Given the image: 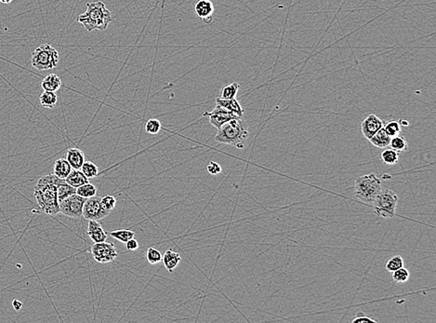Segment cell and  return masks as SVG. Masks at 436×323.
Wrapping results in <instances>:
<instances>
[{"mask_svg": "<svg viewBox=\"0 0 436 323\" xmlns=\"http://www.w3.org/2000/svg\"><path fill=\"white\" fill-rule=\"evenodd\" d=\"M12 1H13V0H0V3H1V4H4V5H8V4L12 3Z\"/></svg>", "mask_w": 436, "mask_h": 323, "instance_id": "f35d334b", "label": "cell"}, {"mask_svg": "<svg viewBox=\"0 0 436 323\" xmlns=\"http://www.w3.org/2000/svg\"><path fill=\"white\" fill-rule=\"evenodd\" d=\"M13 306L14 307L15 310L19 311L23 307V303L21 301H19V300H17V299H14L13 301Z\"/></svg>", "mask_w": 436, "mask_h": 323, "instance_id": "74e56055", "label": "cell"}, {"mask_svg": "<svg viewBox=\"0 0 436 323\" xmlns=\"http://www.w3.org/2000/svg\"><path fill=\"white\" fill-rule=\"evenodd\" d=\"M64 180L71 187H75V188L81 187L83 185L89 183V179L82 173L81 170H74V169L72 170V172L69 174L68 176Z\"/></svg>", "mask_w": 436, "mask_h": 323, "instance_id": "2e32d148", "label": "cell"}, {"mask_svg": "<svg viewBox=\"0 0 436 323\" xmlns=\"http://www.w3.org/2000/svg\"><path fill=\"white\" fill-rule=\"evenodd\" d=\"M398 202V196L390 189H384L379 193L374 200V213L379 217L392 219L395 215V210Z\"/></svg>", "mask_w": 436, "mask_h": 323, "instance_id": "8992f818", "label": "cell"}, {"mask_svg": "<svg viewBox=\"0 0 436 323\" xmlns=\"http://www.w3.org/2000/svg\"><path fill=\"white\" fill-rule=\"evenodd\" d=\"M90 253L93 256L94 260L100 264H108L114 262L119 256L118 250L113 243H94Z\"/></svg>", "mask_w": 436, "mask_h": 323, "instance_id": "ba28073f", "label": "cell"}, {"mask_svg": "<svg viewBox=\"0 0 436 323\" xmlns=\"http://www.w3.org/2000/svg\"><path fill=\"white\" fill-rule=\"evenodd\" d=\"M381 160L387 165H395L399 160V152L393 148H386L381 153Z\"/></svg>", "mask_w": 436, "mask_h": 323, "instance_id": "cb8c5ba5", "label": "cell"}, {"mask_svg": "<svg viewBox=\"0 0 436 323\" xmlns=\"http://www.w3.org/2000/svg\"><path fill=\"white\" fill-rule=\"evenodd\" d=\"M32 66L43 71L55 68L59 63V53L50 44L40 45L32 54Z\"/></svg>", "mask_w": 436, "mask_h": 323, "instance_id": "5b68a950", "label": "cell"}, {"mask_svg": "<svg viewBox=\"0 0 436 323\" xmlns=\"http://www.w3.org/2000/svg\"><path fill=\"white\" fill-rule=\"evenodd\" d=\"M207 172H208V174H211V175H218V174H221L222 173V167H221V165L217 163V162H210L208 163V165H207Z\"/></svg>", "mask_w": 436, "mask_h": 323, "instance_id": "d590c367", "label": "cell"}, {"mask_svg": "<svg viewBox=\"0 0 436 323\" xmlns=\"http://www.w3.org/2000/svg\"><path fill=\"white\" fill-rule=\"evenodd\" d=\"M380 191L381 181L374 174L362 175L355 179V197L363 202L372 204Z\"/></svg>", "mask_w": 436, "mask_h": 323, "instance_id": "277c9868", "label": "cell"}, {"mask_svg": "<svg viewBox=\"0 0 436 323\" xmlns=\"http://www.w3.org/2000/svg\"><path fill=\"white\" fill-rule=\"evenodd\" d=\"M80 170L88 179H92L99 175V168L96 164H94L93 162H84Z\"/></svg>", "mask_w": 436, "mask_h": 323, "instance_id": "484cf974", "label": "cell"}, {"mask_svg": "<svg viewBox=\"0 0 436 323\" xmlns=\"http://www.w3.org/2000/svg\"><path fill=\"white\" fill-rule=\"evenodd\" d=\"M409 271L404 267H401L393 272V280L395 283H405L409 280Z\"/></svg>", "mask_w": 436, "mask_h": 323, "instance_id": "4dcf8cb0", "label": "cell"}, {"mask_svg": "<svg viewBox=\"0 0 436 323\" xmlns=\"http://www.w3.org/2000/svg\"><path fill=\"white\" fill-rule=\"evenodd\" d=\"M383 128L391 138L397 136L401 132V125L398 120H390Z\"/></svg>", "mask_w": 436, "mask_h": 323, "instance_id": "f1b7e54d", "label": "cell"}, {"mask_svg": "<svg viewBox=\"0 0 436 323\" xmlns=\"http://www.w3.org/2000/svg\"><path fill=\"white\" fill-rule=\"evenodd\" d=\"M109 234L112 237L118 239L119 241L122 243H126L128 240H130L131 238L135 236V233L130 229L115 230V231L110 232Z\"/></svg>", "mask_w": 436, "mask_h": 323, "instance_id": "d4e9b609", "label": "cell"}, {"mask_svg": "<svg viewBox=\"0 0 436 323\" xmlns=\"http://www.w3.org/2000/svg\"><path fill=\"white\" fill-rule=\"evenodd\" d=\"M249 134V127L243 118H233L219 128L215 141L242 149Z\"/></svg>", "mask_w": 436, "mask_h": 323, "instance_id": "7a4b0ae2", "label": "cell"}, {"mask_svg": "<svg viewBox=\"0 0 436 323\" xmlns=\"http://www.w3.org/2000/svg\"><path fill=\"white\" fill-rule=\"evenodd\" d=\"M383 127V121L377 115L370 114L361 122V131L364 137L369 140Z\"/></svg>", "mask_w": 436, "mask_h": 323, "instance_id": "8fae6325", "label": "cell"}, {"mask_svg": "<svg viewBox=\"0 0 436 323\" xmlns=\"http://www.w3.org/2000/svg\"><path fill=\"white\" fill-rule=\"evenodd\" d=\"M353 323L362 322H377V319H374L368 315H365L364 313H357L356 317L352 320Z\"/></svg>", "mask_w": 436, "mask_h": 323, "instance_id": "e575fe53", "label": "cell"}, {"mask_svg": "<svg viewBox=\"0 0 436 323\" xmlns=\"http://www.w3.org/2000/svg\"><path fill=\"white\" fill-rule=\"evenodd\" d=\"M41 87L43 91L56 93L57 91H59L60 88L62 87V80L56 74H50L44 77Z\"/></svg>", "mask_w": 436, "mask_h": 323, "instance_id": "d6986e66", "label": "cell"}, {"mask_svg": "<svg viewBox=\"0 0 436 323\" xmlns=\"http://www.w3.org/2000/svg\"><path fill=\"white\" fill-rule=\"evenodd\" d=\"M72 167L66 160V158H59L57 159L53 166V174L56 175L60 179H65L69 174L72 172Z\"/></svg>", "mask_w": 436, "mask_h": 323, "instance_id": "ac0fdd59", "label": "cell"}, {"mask_svg": "<svg viewBox=\"0 0 436 323\" xmlns=\"http://www.w3.org/2000/svg\"><path fill=\"white\" fill-rule=\"evenodd\" d=\"M193 11L200 19L205 21L206 24L212 21V13L214 12V7L209 0H197L193 4Z\"/></svg>", "mask_w": 436, "mask_h": 323, "instance_id": "7c38bea8", "label": "cell"}, {"mask_svg": "<svg viewBox=\"0 0 436 323\" xmlns=\"http://www.w3.org/2000/svg\"><path fill=\"white\" fill-rule=\"evenodd\" d=\"M239 87L240 86L237 82L228 84L223 88V90L221 92V95L219 97H221L223 99H235L237 97Z\"/></svg>", "mask_w": 436, "mask_h": 323, "instance_id": "7402d4cb", "label": "cell"}, {"mask_svg": "<svg viewBox=\"0 0 436 323\" xmlns=\"http://www.w3.org/2000/svg\"><path fill=\"white\" fill-rule=\"evenodd\" d=\"M87 235L94 243H103V241H106V239H107V233L102 227L90 231V232H87Z\"/></svg>", "mask_w": 436, "mask_h": 323, "instance_id": "1f68e13d", "label": "cell"}, {"mask_svg": "<svg viewBox=\"0 0 436 323\" xmlns=\"http://www.w3.org/2000/svg\"><path fill=\"white\" fill-rule=\"evenodd\" d=\"M86 199L74 194L68 198L63 199L59 203L60 212L70 218H80L83 214V207Z\"/></svg>", "mask_w": 436, "mask_h": 323, "instance_id": "52a82bcc", "label": "cell"}, {"mask_svg": "<svg viewBox=\"0 0 436 323\" xmlns=\"http://www.w3.org/2000/svg\"><path fill=\"white\" fill-rule=\"evenodd\" d=\"M39 102H40V105L45 108L51 109V108H54L56 106L58 96L54 92L44 91L39 97Z\"/></svg>", "mask_w": 436, "mask_h": 323, "instance_id": "44dd1931", "label": "cell"}, {"mask_svg": "<svg viewBox=\"0 0 436 323\" xmlns=\"http://www.w3.org/2000/svg\"><path fill=\"white\" fill-rule=\"evenodd\" d=\"M100 203H101V205H102V207H103L105 210L111 211L116 208V205H117V199H116V198H115L114 196H111V195H106V196H103V197L100 199Z\"/></svg>", "mask_w": 436, "mask_h": 323, "instance_id": "836d02e7", "label": "cell"}, {"mask_svg": "<svg viewBox=\"0 0 436 323\" xmlns=\"http://www.w3.org/2000/svg\"><path fill=\"white\" fill-rule=\"evenodd\" d=\"M76 194L84 199H89L97 195V188L92 184L87 183L76 188Z\"/></svg>", "mask_w": 436, "mask_h": 323, "instance_id": "603a6c76", "label": "cell"}, {"mask_svg": "<svg viewBox=\"0 0 436 323\" xmlns=\"http://www.w3.org/2000/svg\"><path fill=\"white\" fill-rule=\"evenodd\" d=\"M126 246H127V249L129 251L133 252V251H136V250L139 249V243H138L137 239H135L134 237H132L130 240H128L126 243Z\"/></svg>", "mask_w": 436, "mask_h": 323, "instance_id": "8d00e7d4", "label": "cell"}, {"mask_svg": "<svg viewBox=\"0 0 436 323\" xmlns=\"http://www.w3.org/2000/svg\"><path fill=\"white\" fill-rule=\"evenodd\" d=\"M61 181L54 174H47L42 176L38 181L34 196L38 202V205L41 211L50 214L56 215L60 213L59 201L57 197V187L59 182Z\"/></svg>", "mask_w": 436, "mask_h": 323, "instance_id": "6da1fadb", "label": "cell"}, {"mask_svg": "<svg viewBox=\"0 0 436 323\" xmlns=\"http://www.w3.org/2000/svg\"><path fill=\"white\" fill-rule=\"evenodd\" d=\"M162 257L161 253L157 249L154 248V247H150L147 250L146 258H147V261H148L150 265H156V264L160 263V262L162 261Z\"/></svg>", "mask_w": 436, "mask_h": 323, "instance_id": "f546056e", "label": "cell"}, {"mask_svg": "<svg viewBox=\"0 0 436 323\" xmlns=\"http://www.w3.org/2000/svg\"><path fill=\"white\" fill-rule=\"evenodd\" d=\"M161 130V123L158 119L156 118H151L149 120H147L146 124H145V131L149 134H157Z\"/></svg>", "mask_w": 436, "mask_h": 323, "instance_id": "d6a6232c", "label": "cell"}, {"mask_svg": "<svg viewBox=\"0 0 436 323\" xmlns=\"http://www.w3.org/2000/svg\"><path fill=\"white\" fill-rule=\"evenodd\" d=\"M74 194H76V188L71 187L65 182V180L61 179L58 184V187H57V197H58L59 203L63 199L68 198Z\"/></svg>", "mask_w": 436, "mask_h": 323, "instance_id": "ffe728a7", "label": "cell"}, {"mask_svg": "<svg viewBox=\"0 0 436 323\" xmlns=\"http://www.w3.org/2000/svg\"><path fill=\"white\" fill-rule=\"evenodd\" d=\"M66 160L69 162L72 169L80 170L85 162V154L79 148H70L66 153Z\"/></svg>", "mask_w": 436, "mask_h": 323, "instance_id": "5bb4252c", "label": "cell"}, {"mask_svg": "<svg viewBox=\"0 0 436 323\" xmlns=\"http://www.w3.org/2000/svg\"><path fill=\"white\" fill-rule=\"evenodd\" d=\"M162 261L164 267H166L168 272H172L181 261V255L173 250L168 249L162 257Z\"/></svg>", "mask_w": 436, "mask_h": 323, "instance_id": "9a60e30c", "label": "cell"}, {"mask_svg": "<svg viewBox=\"0 0 436 323\" xmlns=\"http://www.w3.org/2000/svg\"><path fill=\"white\" fill-rule=\"evenodd\" d=\"M389 146H391V148H393V150H395L397 152H402V151H405L408 148V144L404 139V137L400 136V135L392 137Z\"/></svg>", "mask_w": 436, "mask_h": 323, "instance_id": "4316f807", "label": "cell"}, {"mask_svg": "<svg viewBox=\"0 0 436 323\" xmlns=\"http://www.w3.org/2000/svg\"><path fill=\"white\" fill-rule=\"evenodd\" d=\"M77 21L87 32L104 31L113 21L112 14L103 2H89L87 4V11L77 17Z\"/></svg>", "mask_w": 436, "mask_h": 323, "instance_id": "3957f363", "label": "cell"}, {"mask_svg": "<svg viewBox=\"0 0 436 323\" xmlns=\"http://www.w3.org/2000/svg\"><path fill=\"white\" fill-rule=\"evenodd\" d=\"M370 143L373 144L374 146L379 147V148H386L390 145L391 142V137L388 135L384 128L382 127L380 130L377 131L373 136L369 139Z\"/></svg>", "mask_w": 436, "mask_h": 323, "instance_id": "e0dca14e", "label": "cell"}, {"mask_svg": "<svg viewBox=\"0 0 436 323\" xmlns=\"http://www.w3.org/2000/svg\"><path fill=\"white\" fill-rule=\"evenodd\" d=\"M109 213H110V211L105 210L101 205L100 199L95 196L92 198L86 199V201L84 203V207H83L82 216L87 220L100 221L101 219L108 216Z\"/></svg>", "mask_w": 436, "mask_h": 323, "instance_id": "9c48e42d", "label": "cell"}, {"mask_svg": "<svg viewBox=\"0 0 436 323\" xmlns=\"http://www.w3.org/2000/svg\"><path fill=\"white\" fill-rule=\"evenodd\" d=\"M203 116L208 117L209 123L212 126H214L216 129L221 128L223 125L231 119L238 118L237 115H235L234 113L228 111L227 109H225L224 107L218 106V105H216V107L210 112L204 113Z\"/></svg>", "mask_w": 436, "mask_h": 323, "instance_id": "30bf717a", "label": "cell"}, {"mask_svg": "<svg viewBox=\"0 0 436 323\" xmlns=\"http://www.w3.org/2000/svg\"><path fill=\"white\" fill-rule=\"evenodd\" d=\"M404 267V260L400 255H395L392 257L389 261L387 262L386 270L393 273L394 271H396L399 268Z\"/></svg>", "mask_w": 436, "mask_h": 323, "instance_id": "83f0119b", "label": "cell"}, {"mask_svg": "<svg viewBox=\"0 0 436 323\" xmlns=\"http://www.w3.org/2000/svg\"><path fill=\"white\" fill-rule=\"evenodd\" d=\"M216 105L224 107L230 112L234 113L235 115H237L238 118L243 117L244 109L241 105L239 104V102L237 101V98H235V99H223L221 97H217Z\"/></svg>", "mask_w": 436, "mask_h": 323, "instance_id": "4fadbf2b", "label": "cell"}]
</instances>
